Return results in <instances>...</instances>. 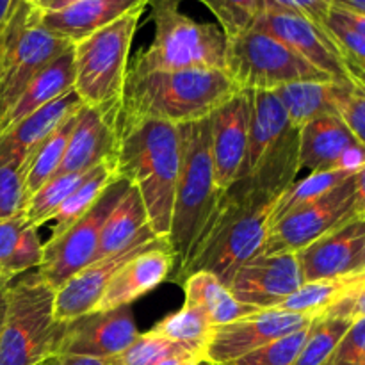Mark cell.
Masks as SVG:
<instances>
[{"label": "cell", "instance_id": "cell-54", "mask_svg": "<svg viewBox=\"0 0 365 365\" xmlns=\"http://www.w3.org/2000/svg\"><path fill=\"white\" fill-rule=\"evenodd\" d=\"M82 2V0H50L48 6L45 7V11L43 13H53V11H61L64 9V7H70L73 6V4H78Z\"/></svg>", "mask_w": 365, "mask_h": 365}, {"label": "cell", "instance_id": "cell-33", "mask_svg": "<svg viewBox=\"0 0 365 365\" xmlns=\"http://www.w3.org/2000/svg\"><path fill=\"white\" fill-rule=\"evenodd\" d=\"M351 319L317 316L310 323L305 344L299 349L292 365H324L339 346L341 339L351 327Z\"/></svg>", "mask_w": 365, "mask_h": 365}, {"label": "cell", "instance_id": "cell-2", "mask_svg": "<svg viewBox=\"0 0 365 365\" xmlns=\"http://www.w3.org/2000/svg\"><path fill=\"white\" fill-rule=\"evenodd\" d=\"M277 203L278 198L257 189L248 177L225 189L184 280L205 271L228 287L239 267L262 253Z\"/></svg>", "mask_w": 365, "mask_h": 365}, {"label": "cell", "instance_id": "cell-50", "mask_svg": "<svg viewBox=\"0 0 365 365\" xmlns=\"http://www.w3.org/2000/svg\"><path fill=\"white\" fill-rule=\"evenodd\" d=\"M334 7L351 11V13L365 14V0H334Z\"/></svg>", "mask_w": 365, "mask_h": 365}, {"label": "cell", "instance_id": "cell-49", "mask_svg": "<svg viewBox=\"0 0 365 365\" xmlns=\"http://www.w3.org/2000/svg\"><path fill=\"white\" fill-rule=\"evenodd\" d=\"M61 365H118L116 359H89V356H61Z\"/></svg>", "mask_w": 365, "mask_h": 365}, {"label": "cell", "instance_id": "cell-4", "mask_svg": "<svg viewBox=\"0 0 365 365\" xmlns=\"http://www.w3.org/2000/svg\"><path fill=\"white\" fill-rule=\"evenodd\" d=\"M180 130V173L175 191L173 216L168 245L175 257L171 280L182 285L189 264L195 259L203 232L220 203L210 155V125L207 120L178 125Z\"/></svg>", "mask_w": 365, "mask_h": 365}, {"label": "cell", "instance_id": "cell-21", "mask_svg": "<svg viewBox=\"0 0 365 365\" xmlns=\"http://www.w3.org/2000/svg\"><path fill=\"white\" fill-rule=\"evenodd\" d=\"M84 106L75 91L59 96L31 116L24 118L0 134V168L7 164L24 166L36 146L71 113Z\"/></svg>", "mask_w": 365, "mask_h": 365}, {"label": "cell", "instance_id": "cell-44", "mask_svg": "<svg viewBox=\"0 0 365 365\" xmlns=\"http://www.w3.org/2000/svg\"><path fill=\"white\" fill-rule=\"evenodd\" d=\"M348 278L351 280V291L334 303L323 316L344 317L351 321L365 317V280H356L355 277Z\"/></svg>", "mask_w": 365, "mask_h": 365}, {"label": "cell", "instance_id": "cell-3", "mask_svg": "<svg viewBox=\"0 0 365 365\" xmlns=\"http://www.w3.org/2000/svg\"><path fill=\"white\" fill-rule=\"evenodd\" d=\"M241 89L216 68L127 73L123 113L128 120H160L173 125L207 120Z\"/></svg>", "mask_w": 365, "mask_h": 365}, {"label": "cell", "instance_id": "cell-30", "mask_svg": "<svg viewBox=\"0 0 365 365\" xmlns=\"http://www.w3.org/2000/svg\"><path fill=\"white\" fill-rule=\"evenodd\" d=\"M118 177L116 173V160H106V163H100L98 166L93 168L88 175L84 177V180L73 189L70 196L61 203L59 209L53 214L52 221V234L50 237H57L59 234H63L66 228H70L75 221L81 220L89 209L96 203V200L102 196V192L106 191L107 185Z\"/></svg>", "mask_w": 365, "mask_h": 365}, {"label": "cell", "instance_id": "cell-32", "mask_svg": "<svg viewBox=\"0 0 365 365\" xmlns=\"http://www.w3.org/2000/svg\"><path fill=\"white\" fill-rule=\"evenodd\" d=\"M212 330L214 327L209 323L205 314L196 309L195 305H187V303H184L180 310L164 317L152 328V331H155V334L163 335L170 341L189 346L202 355L205 353Z\"/></svg>", "mask_w": 365, "mask_h": 365}, {"label": "cell", "instance_id": "cell-53", "mask_svg": "<svg viewBox=\"0 0 365 365\" xmlns=\"http://www.w3.org/2000/svg\"><path fill=\"white\" fill-rule=\"evenodd\" d=\"M198 359H200V356L180 355V356H173V359L164 360V362H160V364H157V365H192Z\"/></svg>", "mask_w": 365, "mask_h": 365}, {"label": "cell", "instance_id": "cell-23", "mask_svg": "<svg viewBox=\"0 0 365 365\" xmlns=\"http://www.w3.org/2000/svg\"><path fill=\"white\" fill-rule=\"evenodd\" d=\"M150 0H82L53 13H43L41 21L50 32L77 43L107 27L123 14L146 7Z\"/></svg>", "mask_w": 365, "mask_h": 365}, {"label": "cell", "instance_id": "cell-1", "mask_svg": "<svg viewBox=\"0 0 365 365\" xmlns=\"http://www.w3.org/2000/svg\"><path fill=\"white\" fill-rule=\"evenodd\" d=\"M116 173L138 189L150 228L157 237L168 241L180 173L178 125L148 118H121Z\"/></svg>", "mask_w": 365, "mask_h": 365}, {"label": "cell", "instance_id": "cell-51", "mask_svg": "<svg viewBox=\"0 0 365 365\" xmlns=\"http://www.w3.org/2000/svg\"><path fill=\"white\" fill-rule=\"evenodd\" d=\"M18 4H20V0H0V31L7 24Z\"/></svg>", "mask_w": 365, "mask_h": 365}, {"label": "cell", "instance_id": "cell-22", "mask_svg": "<svg viewBox=\"0 0 365 365\" xmlns=\"http://www.w3.org/2000/svg\"><path fill=\"white\" fill-rule=\"evenodd\" d=\"M355 84L341 81H303L277 89L278 100L289 116V123L302 128L319 116L337 114L351 96Z\"/></svg>", "mask_w": 365, "mask_h": 365}, {"label": "cell", "instance_id": "cell-56", "mask_svg": "<svg viewBox=\"0 0 365 365\" xmlns=\"http://www.w3.org/2000/svg\"><path fill=\"white\" fill-rule=\"evenodd\" d=\"M27 2L32 4V6H34V7H38V9L43 13V11H45V7L48 6L50 0H27Z\"/></svg>", "mask_w": 365, "mask_h": 365}, {"label": "cell", "instance_id": "cell-16", "mask_svg": "<svg viewBox=\"0 0 365 365\" xmlns=\"http://www.w3.org/2000/svg\"><path fill=\"white\" fill-rule=\"evenodd\" d=\"M138 335L130 307L89 312L66 323L59 356L113 359L121 355Z\"/></svg>", "mask_w": 365, "mask_h": 365}, {"label": "cell", "instance_id": "cell-52", "mask_svg": "<svg viewBox=\"0 0 365 365\" xmlns=\"http://www.w3.org/2000/svg\"><path fill=\"white\" fill-rule=\"evenodd\" d=\"M360 273H365V237H364L362 246H360L359 253H356L355 262H353L351 271H349L348 277H356V274H360Z\"/></svg>", "mask_w": 365, "mask_h": 365}, {"label": "cell", "instance_id": "cell-12", "mask_svg": "<svg viewBox=\"0 0 365 365\" xmlns=\"http://www.w3.org/2000/svg\"><path fill=\"white\" fill-rule=\"evenodd\" d=\"M312 321L314 317L310 316L278 309L257 310L234 323L214 328L203 356L216 365L230 362L303 330Z\"/></svg>", "mask_w": 365, "mask_h": 365}, {"label": "cell", "instance_id": "cell-15", "mask_svg": "<svg viewBox=\"0 0 365 365\" xmlns=\"http://www.w3.org/2000/svg\"><path fill=\"white\" fill-rule=\"evenodd\" d=\"M252 93L241 91L217 107L209 116L210 155L214 180L220 191L230 187L242 177L248 153Z\"/></svg>", "mask_w": 365, "mask_h": 365}, {"label": "cell", "instance_id": "cell-36", "mask_svg": "<svg viewBox=\"0 0 365 365\" xmlns=\"http://www.w3.org/2000/svg\"><path fill=\"white\" fill-rule=\"evenodd\" d=\"M180 355L203 356L202 353L189 348V346L170 341V339L148 330L145 334H139L138 339L121 355L114 356V359H116L118 365H157L164 360Z\"/></svg>", "mask_w": 365, "mask_h": 365}, {"label": "cell", "instance_id": "cell-47", "mask_svg": "<svg viewBox=\"0 0 365 365\" xmlns=\"http://www.w3.org/2000/svg\"><path fill=\"white\" fill-rule=\"evenodd\" d=\"M328 18H331V20L346 25V27L351 29V31H355L356 34L364 36L365 38V14L351 13V11L339 9V7H331L330 16Z\"/></svg>", "mask_w": 365, "mask_h": 365}, {"label": "cell", "instance_id": "cell-13", "mask_svg": "<svg viewBox=\"0 0 365 365\" xmlns=\"http://www.w3.org/2000/svg\"><path fill=\"white\" fill-rule=\"evenodd\" d=\"M305 284L296 252L259 253L242 264L228 289L234 298L257 310L278 309Z\"/></svg>", "mask_w": 365, "mask_h": 365}, {"label": "cell", "instance_id": "cell-25", "mask_svg": "<svg viewBox=\"0 0 365 365\" xmlns=\"http://www.w3.org/2000/svg\"><path fill=\"white\" fill-rule=\"evenodd\" d=\"M356 138L337 114L319 116L299 128V168L314 171L334 170L346 148Z\"/></svg>", "mask_w": 365, "mask_h": 365}, {"label": "cell", "instance_id": "cell-40", "mask_svg": "<svg viewBox=\"0 0 365 365\" xmlns=\"http://www.w3.org/2000/svg\"><path fill=\"white\" fill-rule=\"evenodd\" d=\"M39 228L27 227L21 232L18 245L14 248L13 255H11L9 262H7L6 269L2 271V278L11 284L16 277L27 273L29 269H38L43 262V242L38 234Z\"/></svg>", "mask_w": 365, "mask_h": 365}, {"label": "cell", "instance_id": "cell-11", "mask_svg": "<svg viewBox=\"0 0 365 365\" xmlns=\"http://www.w3.org/2000/svg\"><path fill=\"white\" fill-rule=\"evenodd\" d=\"M355 212V175L321 198L291 210L269 228L262 253L299 252Z\"/></svg>", "mask_w": 365, "mask_h": 365}, {"label": "cell", "instance_id": "cell-14", "mask_svg": "<svg viewBox=\"0 0 365 365\" xmlns=\"http://www.w3.org/2000/svg\"><path fill=\"white\" fill-rule=\"evenodd\" d=\"M253 29L280 39L307 63L327 73L334 81L351 82L337 43L327 27L314 24L309 18L285 11H264Z\"/></svg>", "mask_w": 365, "mask_h": 365}, {"label": "cell", "instance_id": "cell-7", "mask_svg": "<svg viewBox=\"0 0 365 365\" xmlns=\"http://www.w3.org/2000/svg\"><path fill=\"white\" fill-rule=\"evenodd\" d=\"M182 0H150L155 34L135 56L130 73L175 71L192 68L225 70L227 38L212 24L192 20L180 9Z\"/></svg>", "mask_w": 365, "mask_h": 365}, {"label": "cell", "instance_id": "cell-34", "mask_svg": "<svg viewBox=\"0 0 365 365\" xmlns=\"http://www.w3.org/2000/svg\"><path fill=\"white\" fill-rule=\"evenodd\" d=\"M91 171V170H89ZM89 171H81V173H68L52 177L45 185L38 189L31 198L25 202L24 217L31 227H43L46 221H50L59 209L61 203L73 192V189L84 180Z\"/></svg>", "mask_w": 365, "mask_h": 365}, {"label": "cell", "instance_id": "cell-29", "mask_svg": "<svg viewBox=\"0 0 365 365\" xmlns=\"http://www.w3.org/2000/svg\"><path fill=\"white\" fill-rule=\"evenodd\" d=\"M81 110V109H78ZM78 110L64 118L41 143L34 148L24 164V185L25 198H31L41 185H45L59 170L63 163L64 152L68 148V141L77 123Z\"/></svg>", "mask_w": 365, "mask_h": 365}, {"label": "cell", "instance_id": "cell-48", "mask_svg": "<svg viewBox=\"0 0 365 365\" xmlns=\"http://www.w3.org/2000/svg\"><path fill=\"white\" fill-rule=\"evenodd\" d=\"M355 212L365 214V168L355 175Z\"/></svg>", "mask_w": 365, "mask_h": 365}, {"label": "cell", "instance_id": "cell-60", "mask_svg": "<svg viewBox=\"0 0 365 365\" xmlns=\"http://www.w3.org/2000/svg\"><path fill=\"white\" fill-rule=\"evenodd\" d=\"M192 365H195V364H192Z\"/></svg>", "mask_w": 365, "mask_h": 365}, {"label": "cell", "instance_id": "cell-42", "mask_svg": "<svg viewBox=\"0 0 365 365\" xmlns=\"http://www.w3.org/2000/svg\"><path fill=\"white\" fill-rule=\"evenodd\" d=\"M324 365H365V317L353 321Z\"/></svg>", "mask_w": 365, "mask_h": 365}, {"label": "cell", "instance_id": "cell-57", "mask_svg": "<svg viewBox=\"0 0 365 365\" xmlns=\"http://www.w3.org/2000/svg\"><path fill=\"white\" fill-rule=\"evenodd\" d=\"M36 365H61V356H50V359L43 360V362H39Z\"/></svg>", "mask_w": 365, "mask_h": 365}, {"label": "cell", "instance_id": "cell-27", "mask_svg": "<svg viewBox=\"0 0 365 365\" xmlns=\"http://www.w3.org/2000/svg\"><path fill=\"white\" fill-rule=\"evenodd\" d=\"M252 93V118H250L248 153H246L242 177L253 173L260 160L278 143V139L289 130V116L274 91ZM239 178V180H241Z\"/></svg>", "mask_w": 365, "mask_h": 365}, {"label": "cell", "instance_id": "cell-10", "mask_svg": "<svg viewBox=\"0 0 365 365\" xmlns=\"http://www.w3.org/2000/svg\"><path fill=\"white\" fill-rule=\"evenodd\" d=\"M128 187L130 182L116 177L81 220L43 245V262L38 267V273L53 291L86 266L95 262L106 217Z\"/></svg>", "mask_w": 365, "mask_h": 365}, {"label": "cell", "instance_id": "cell-39", "mask_svg": "<svg viewBox=\"0 0 365 365\" xmlns=\"http://www.w3.org/2000/svg\"><path fill=\"white\" fill-rule=\"evenodd\" d=\"M327 29L341 50L349 81L365 88V38L331 18H328Z\"/></svg>", "mask_w": 365, "mask_h": 365}, {"label": "cell", "instance_id": "cell-43", "mask_svg": "<svg viewBox=\"0 0 365 365\" xmlns=\"http://www.w3.org/2000/svg\"><path fill=\"white\" fill-rule=\"evenodd\" d=\"M264 11H285L309 18L314 24L327 27L334 0H264Z\"/></svg>", "mask_w": 365, "mask_h": 365}, {"label": "cell", "instance_id": "cell-26", "mask_svg": "<svg viewBox=\"0 0 365 365\" xmlns=\"http://www.w3.org/2000/svg\"><path fill=\"white\" fill-rule=\"evenodd\" d=\"M150 237H157V235L150 228L145 203H143L138 189L130 185L125 195L118 200L109 216L106 217L95 260L114 255V253Z\"/></svg>", "mask_w": 365, "mask_h": 365}, {"label": "cell", "instance_id": "cell-18", "mask_svg": "<svg viewBox=\"0 0 365 365\" xmlns=\"http://www.w3.org/2000/svg\"><path fill=\"white\" fill-rule=\"evenodd\" d=\"M365 237V214H353L298 253L307 282L348 277Z\"/></svg>", "mask_w": 365, "mask_h": 365}, {"label": "cell", "instance_id": "cell-28", "mask_svg": "<svg viewBox=\"0 0 365 365\" xmlns=\"http://www.w3.org/2000/svg\"><path fill=\"white\" fill-rule=\"evenodd\" d=\"M182 287L185 292V303L202 310L214 328L234 323L241 317L257 312L253 307L237 302L223 282L205 271L189 274L182 282Z\"/></svg>", "mask_w": 365, "mask_h": 365}, {"label": "cell", "instance_id": "cell-20", "mask_svg": "<svg viewBox=\"0 0 365 365\" xmlns=\"http://www.w3.org/2000/svg\"><path fill=\"white\" fill-rule=\"evenodd\" d=\"M118 134H120V123L93 107L82 106L68 141L63 163L53 177L89 171L100 163L116 160Z\"/></svg>", "mask_w": 365, "mask_h": 365}, {"label": "cell", "instance_id": "cell-41", "mask_svg": "<svg viewBox=\"0 0 365 365\" xmlns=\"http://www.w3.org/2000/svg\"><path fill=\"white\" fill-rule=\"evenodd\" d=\"M25 202L24 166L7 164L0 168V221L20 214Z\"/></svg>", "mask_w": 365, "mask_h": 365}, {"label": "cell", "instance_id": "cell-45", "mask_svg": "<svg viewBox=\"0 0 365 365\" xmlns=\"http://www.w3.org/2000/svg\"><path fill=\"white\" fill-rule=\"evenodd\" d=\"M25 227H27V221L24 217V210L16 216L0 221V278H2V271L6 269Z\"/></svg>", "mask_w": 365, "mask_h": 365}, {"label": "cell", "instance_id": "cell-24", "mask_svg": "<svg viewBox=\"0 0 365 365\" xmlns=\"http://www.w3.org/2000/svg\"><path fill=\"white\" fill-rule=\"evenodd\" d=\"M75 82V63H73V46L50 61L43 70L38 71L34 78L29 82L25 91L16 100L9 113L0 121V134L24 118L31 116L41 107L48 106L59 96L73 91Z\"/></svg>", "mask_w": 365, "mask_h": 365}, {"label": "cell", "instance_id": "cell-59", "mask_svg": "<svg viewBox=\"0 0 365 365\" xmlns=\"http://www.w3.org/2000/svg\"><path fill=\"white\" fill-rule=\"evenodd\" d=\"M356 280H365V273H360V274H356Z\"/></svg>", "mask_w": 365, "mask_h": 365}, {"label": "cell", "instance_id": "cell-58", "mask_svg": "<svg viewBox=\"0 0 365 365\" xmlns=\"http://www.w3.org/2000/svg\"><path fill=\"white\" fill-rule=\"evenodd\" d=\"M195 365H216V364H212L210 360H207L205 356H200V359L195 362Z\"/></svg>", "mask_w": 365, "mask_h": 365}, {"label": "cell", "instance_id": "cell-6", "mask_svg": "<svg viewBox=\"0 0 365 365\" xmlns=\"http://www.w3.org/2000/svg\"><path fill=\"white\" fill-rule=\"evenodd\" d=\"M66 323L56 319V291L38 273L7 285L0 365H36L59 356Z\"/></svg>", "mask_w": 365, "mask_h": 365}, {"label": "cell", "instance_id": "cell-17", "mask_svg": "<svg viewBox=\"0 0 365 365\" xmlns=\"http://www.w3.org/2000/svg\"><path fill=\"white\" fill-rule=\"evenodd\" d=\"M163 242L168 241L159 237L143 239L114 255L95 260L77 274H73L66 284L61 285L56 291V319L59 323H70L77 317L93 312L116 271L132 257Z\"/></svg>", "mask_w": 365, "mask_h": 365}, {"label": "cell", "instance_id": "cell-55", "mask_svg": "<svg viewBox=\"0 0 365 365\" xmlns=\"http://www.w3.org/2000/svg\"><path fill=\"white\" fill-rule=\"evenodd\" d=\"M7 282L0 278V335H2L4 327V316H6V292H7Z\"/></svg>", "mask_w": 365, "mask_h": 365}, {"label": "cell", "instance_id": "cell-35", "mask_svg": "<svg viewBox=\"0 0 365 365\" xmlns=\"http://www.w3.org/2000/svg\"><path fill=\"white\" fill-rule=\"evenodd\" d=\"M349 177H353V175L344 173V171L339 170H327L314 171V173L307 175L303 180L294 182L292 187L289 189L287 192H284V196L278 200L277 207H274L273 210V216H271V227H273L280 217H284L285 214L298 209V207L305 205V203L312 202V200L321 198L323 195L330 192L331 189L341 185L344 180H348Z\"/></svg>", "mask_w": 365, "mask_h": 365}, {"label": "cell", "instance_id": "cell-9", "mask_svg": "<svg viewBox=\"0 0 365 365\" xmlns=\"http://www.w3.org/2000/svg\"><path fill=\"white\" fill-rule=\"evenodd\" d=\"M225 71L245 91H277L294 82L334 81L280 39L259 29L227 39Z\"/></svg>", "mask_w": 365, "mask_h": 365}, {"label": "cell", "instance_id": "cell-61", "mask_svg": "<svg viewBox=\"0 0 365 365\" xmlns=\"http://www.w3.org/2000/svg\"><path fill=\"white\" fill-rule=\"evenodd\" d=\"M2 280H4V278H2Z\"/></svg>", "mask_w": 365, "mask_h": 365}, {"label": "cell", "instance_id": "cell-31", "mask_svg": "<svg viewBox=\"0 0 365 365\" xmlns=\"http://www.w3.org/2000/svg\"><path fill=\"white\" fill-rule=\"evenodd\" d=\"M349 291H351V280L348 277L307 282L284 303H280L278 310L310 317L323 316L334 303H337Z\"/></svg>", "mask_w": 365, "mask_h": 365}, {"label": "cell", "instance_id": "cell-8", "mask_svg": "<svg viewBox=\"0 0 365 365\" xmlns=\"http://www.w3.org/2000/svg\"><path fill=\"white\" fill-rule=\"evenodd\" d=\"M41 11L20 0L0 31V121L16 103L29 82L73 43L43 25Z\"/></svg>", "mask_w": 365, "mask_h": 365}, {"label": "cell", "instance_id": "cell-5", "mask_svg": "<svg viewBox=\"0 0 365 365\" xmlns=\"http://www.w3.org/2000/svg\"><path fill=\"white\" fill-rule=\"evenodd\" d=\"M146 7L123 14L107 27L73 43V91L82 103L121 123L128 53Z\"/></svg>", "mask_w": 365, "mask_h": 365}, {"label": "cell", "instance_id": "cell-37", "mask_svg": "<svg viewBox=\"0 0 365 365\" xmlns=\"http://www.w3.org/2000/svg\"><path fill=\"white\" fill-rule=\"evenodd\" d=\"M220 21L225 38L234 39L253 29L264 13V0H198Z\"/></svg>", "mask_w": 365, "mask_h": 365}, {"label": "cell", "instance_id": "cell-46", "mask_svg": "<svg viewBox=\"0 0 365 365\" xmlns=\"http://www.w3.org/2000/svg\"><path fill=\"white\" fill-rule=\"evenodd\" d=\"M362 168H365V146L362 143L356 141L355 145H351L349 148H346L342 152V155L335 163L334 170L344 171V173L349 175H356Z\"/></svg>", "mask_w": 365, "mask_h": 365}, {"label": "cell", "instance_id": "cell-19", "mask_svg": "<svg viewBox=\"0 0 365 365\" xmlns=\"http://www.w3.org/2000/svg\"><path fill=\"white\" fill-rule=\"evenodd\" d=\"M175 257L168 242L132 257L110 278L93 312H107L121 307H130L141 296L148 294L168 277H171Z\"/></svg>", "mask_w": 365, "mask_h": 365}, {"label": "cell", "instance_id": "cell-38", "mask_svg": "<svg viewBox=\"0 0 365 365\" xmlns=\"http://www.w3.org/2000/svg\"><path fill=\"white\" fill-rule=\"evenodd\" d=\"M310 324L303 328V330L296 331V334H291L287 337L280 339V341L262 346V348L255 349V351L248 353V355L217 365H292L296 356H298L299 349L305 344Z\"/></svg>", "mask_w": 365, "mask_h": 365}]
</instances>
